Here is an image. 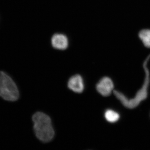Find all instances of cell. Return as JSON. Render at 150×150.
I'll use <instances>...</instances> for the list:
<instances>
[{
	"label": "cell",
	"instance_id": "4",
	"mask_svg": "<svg viewBox=\"0 0 150 150\" xmlns=\"http://www.w3.org/2000/svg\"><path fill=\"white\" fill-rule=\"evenodd\" d=\"M68 87L77 93H81L84 90V83L82 78L79 75H76L70 78L68 81Z\"/></svg>",
	"mask_w": 150,
	"mask_h": 150
},
{
	"label": "cell",
	"instance_id": "5",
	"mask_svg": "<svg viewBox=\"0 0 150 150\" xmlns=\"http://www.w3.org/2000/svg\"><path fill=\"white\" fill-rule=\"evenodd\" d=\"M51 44L54 48L59 50H64L68 46V40L65 35L56 34L51 38Z\"/></svg>",
	"mask_w": 150,
	"mask_h": 150
},
{
	"label": "cell",
	"instance_id": "7",
	"mask_svg": "<svg viewBox=\"0 0 150 150\" xmlns=\"http://www.w3.org/2000/svg\"><path fill=\"white\" fill-rule=\"evenodd\" d=\"M105 117L110 123H115L119 120L120 115L118 112L112 110H108L105 112Z\"/></svg>",
	"mask_w": 150,
	"mask_h": 150
},
{
	"label": "cell",
	"instance_id": "2",
	"mask_svg": "<svg viewBox=\"0 0 150 150\" xmlns=\"http://www.w3.org/2000/svg\"><path fill=\"white\" fill-rule=\"evenodd\" d=\"M0 97L10 102L17 101L19 98L16 83L10 76L2 71H0Z\"/></svg>",
	"mask_w": 150,
	"mask_h": 150
},
{
	"label": "cell",
	"instance_id": "1",
	"mask_svg": "<svg viewBox=\"0 0 150 150\" xmlns=\"http://www.w3.org/2000/svg\"><path fill=\"white\" fill-rule=\"evenodd\" d=\"M32 121L34 123V133L38 139L44 143L53 139L55 132L51 118L48 115L42 112H35L33 115Z\"/></svg>",
	"mask_w": 150,
	"mask_h": 150
},
{
	"label": "cell",
	"instance_id": "3",
	"mask_svg": "<svg viewBox=\"0 0 150 150\" xmlns=\"http://www.w3.org/2000/svg\"><path fill=\"white\" fill-rule=\"evenodd\" d=\"M113 88L114 84L112 80L108 77L102 78L96 85L97 90L103 96L110 95Z\"/></svg>",
	"mask_w": 150,
	"mask_h": 150
},
{
	"label": "cell",
	"instance_id": "6",
	"mask_svg": "<svg viewBox=\"0 0 150 150\" xmlns=\"http://www.w3.org/2000/svg\"><path fill=\"white\" fill-rule=\"evenodd\" d=\"M139 37L146 47L150 48V30L144 29L140 31Z\"/></svg>",
	"mask_w": 150,
	"mask_h": 150
}]
</instances>
